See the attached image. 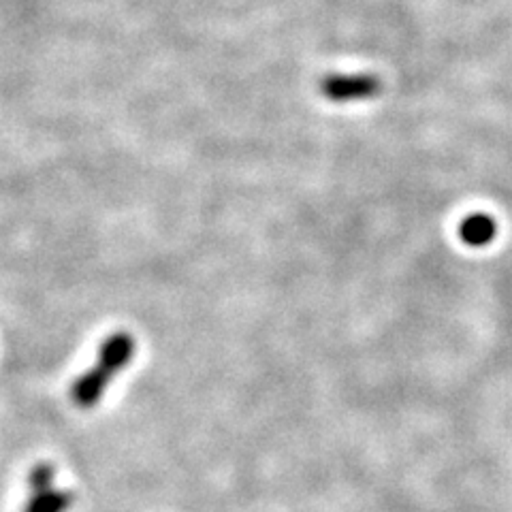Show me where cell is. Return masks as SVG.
Masks as SVG:
<instances>
[{
  "instance_id": "6da1fadb",
  "label": "cell",
  "mask_w": 512,
  "mask_h": 512,
  "mask_svg": "<svg viewBox=\"0 0 512 512\" xmlns=\"http://www.w3.org/2000/svg\"><path fill=\"white\" fill-rule=\"evenodd\" d=\"M135 350L137 342L131 333L116 331L109 338H105L99 346V355H96L94 365L88 372L79 374L71 384L73 404L84 410H90L92 406L99 404L105 391L109 389V384L133 361Z\"/></svg>"
},
{
  "instance_id": "7a4b0ae2",
  "label": "cell",
  "mask_w": 512,
  "mask_h": 512,
  "mask_svg": "<svg viewBox=\"0 0 512 512\" xmlns=\"http://www.w3.org/2000/svg\"><path fill=\"white\" fill-rule=\"evenodd\" d=\"M318 90L331 103H355L378 96L382 82L372 73H333L320 79Z\"/></svg>"
},
{
  "instance_id": "3957f363",
  "label": "cell",
  "mask_w": 512,
  "mask_h": 512,
  "mask_svg": "<svg viewBox=\"0 0 512 512\" xmlns=\"http://www.w3.org/2000/svg\"><path fill=\"white\" fill-rule=\"evenodd\" d=\"M495 235H498V222L483 212L470 214L459 224V239L470 248L489 246Z\"/></svg>"
},
{
  "instance_id": "277c9868",
  "label": "cell",
  "mask_w": 512,
  "mask_h": 512,
  "mask_svg": "<svg viewBox=\"0 0 512 512\" xmlns=\"http://www.w3.org/2000/svg\"><path fill=\"white\" fill-rule=\"evenodd\" d=\"M71 493H64V491H54V489H47V491H39L30 498L26 512H64L71 504Z\"/></svg>"
},
{
  "instance_id": "5b68a950",
  "label": "cell",
  "mask_w": 512,
  "mask_h": 512,
  "mask_svg": "<svg viewBox=\"0 0 512 512\" xmlns=\"http://www.w3.org/2000/svg\"><path fill=\"white\" fill-rule=\"evenodd\" d=\"M54 474L56 472H54L50 463H39V466L30 472V478H28L30 489L35 493L52 489L54 487Z\"/></svg>"
}]
</instances>
